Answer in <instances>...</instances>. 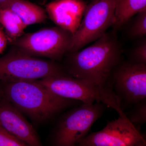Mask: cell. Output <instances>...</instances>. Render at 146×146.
Here are the masks:
<instances>
[{"label":"cell","mask_w":146,"mask_h":146,"mask_svg":"<svg viewBox=\"0 0 146 146\" xmlns=\"http://www.w3.org/2000/svg\"><path fill=\"white\" fill-rule=\"evenodd\" d=\"M121 49L115 36L106 33L91 46L71 53L63 66L75 78L90 82L100 91L105 105L117 111L119 102L110 88L111 73L119 64Z\"/></svg>","instance_id":"obj_1"},{"label":"cell","mask_w":146,"mask_h":146,"mask_svg":"<svg viewBox=\"0 0 146 146\" xmlns=\"http://www.w3.org/2000/svg\"><path fill=\"white\" fill-rule=\"evenodd\" d=\"M0 98L36 124L52 119L77 102L56 96L37 80L0 81Z\"/></svg>","instance_id":"obj_2"},{"label":"cell","mask_w":146,"mask_h":146,"mask_svg":"<svg viewBox=\"0 0 146 146\" xmlns=\"http://www.w3.org/2000/svg\"><path fill=\"white\" fill-rule=\"evenodd\" d=\"M65 75H68L62 65L32 56L16 47L0 58V81L38 80Z\"/></svg>","instance_id":"obj_3"},{"label":"cell","mask_w":146,"mask_h":146,"mask_svg":"<svg viewBox=\"0 0 146 146\" xmlns=\"http://www.w3.org/2000/svg\"><path fill=\"white\" fill-rule=\"evenodd\" d=\"M101 103L83 104L68 111L56 123L50 137L51 146H77L104 111Z\"/></svg>","instance_id":"obj_4"},{"label":"cell","mask_w":146,"mask_h":146,"mask_svg":"<svg viewBox=\"0 0 146 146\" xmlns=\"http://www.w3.org/2000/svg\"><path fill=\"white\" fill-rule=\"evenodd\" d=\"M116 5V0H92L86 5L80 25L72 35L69 52L78 51L96 41L114 26Z\"/></svg>","instance_id":"obj_5"},{"label":"cell","mask_w":146,"mask_h":146,"mask_svg":"<svg viewBox=\"0 0 146 146\" xmlns=\"http://www.w3.org/2000/svg\"><path fill=\"white\" fill-rule=\"evenodd\" d=\"M72 34L59 27L24 34L11 42L13 46L35 57L60 60L69 52Z\"/></svg>","instance_id":"obj_6"},{"label":"cell","mask_w":146,"mask_h":146,"mask_svg":"<svg viewBox=\"0 0 146 146\" xmlns=\"http://www.w3.org/2000/svg\"><path fill=\"white\" fill-rule=\"evenodd\" d=\"M110 78V88L123 111L125 105L133 106L146 100V64L131 62L119 64Z\"/></svg>","instance_id":"obj_7"},{"label":"cell","mask_w":146,"mask_h":146,"mask_svg":"<svg viewBox=\"0 0 146 146\" xmlns=\"http://www.w3.org/2000/svg\"><path fill=\"white\" fill-rule=\"evenodd\" d=\"M102 129L86 135L77 146H146L145 136L124 112Z\"/></svg>","instance_id":"obj_8"},{"label":"cell","mask_w":146,"mask_h":146,"mask_svg":"<svg viewBox=\"0 0 146 146\" xmlns=\"http://www.w3.org/2000/svg\"><path fill=\"white\" fill-rule=\"evenodd\" d=\"M58 96L80 101L84 104L94 102L105 103L100 91L88 82L70 75L49 77L37 80Z\"/></svg>","instance_id":"obj_9"},{"label":"cell","mask_w":146,"mask_h":146,"mask_svg":"<svg viewBox=\"0 0 146 146\" xmlns=\"http://www.w3.org/2000/svg\"><path fill=\"white\" fill-rule=\"evenodd\" d=\"M0 125L28 146H44L32 125L17 108L0 99Z\"/></svg>","instance_id":"obj_10"},{"label":"cell","mask_w":146,"mask_h":146,"mask_svg":"<svg viewBox=\"0 0 146 146\" xmlns=\"http://www.w3.org/2000/svg\"><path fill=\"white\" fill-rule=\"evenodd\" d=\"M86 5L83 0H54L46 5V11L57 27L73 35L80 25Z\"/></svg>","instance_id":"obj_11"},{"label":"cell","mask_w":146,"mask_h":146,"mask_svg":"<svg viewBox=\"0 0 146 146\" xmlns=\"http://www.w3.org/2000/svg\"><path fill=\"white\" fill-rule=\"evenodd\" d=\"M16 13L27 27L33 24L45 23L46 11L39 6L26 0H9L0 6Z\"/></svg>","instance_id":"obj_12"},{"label":"cell","mask_w":146,"mask_h":146,"mask_svg":"<svg viewBox=\"0 0 146 146\" xmlns=\"http://www.w3.org/2000/svg\"><path fill=\"white\" fill-rule=\"evenodd\" d=\"M145 10L146 0H116L114 26L119 28L132 16Z\"/></svg>","instance_id":"obj_13"},{"label":"cell","mask_w":146,"mask_h":146,"mask_svg":"<svg viewBox=\"0 0 146 146\" xmlns=\"http://www.w3.org/2000/svg\"><path fill=\"white\" fill-rule=\"evenodd\" d=\"M0 24L11 42L23 35L27 27L16 13L7 9L0 8Z\"/></svg>","instance_id":"obj_14"},{"label":"cell","mask_w":146,"mask_h":146,"mask_svg":"<svg viewBox=\"0 0 146 146\" xmlns=\"http://www.w3.org/2000/svg\"><path fill=\"white\" fill-rule=\"evenodd\" d=\"M133 109L127 117L134 125L145 123L146 122V100L133 105Z\"/></svg>","instance_id":"obj_15"},{"label":"cell","mask_w":146,"mask_h":146,"mask_svg":"<svg viewBox=\"0 0 146 146\" xmlns=\"http://www.w3.org/2000/svg\"><path fill=\"white\" fill-rule=\"evenodd\" d=\"M137 14L129 31V35L135 38L146 35V10Z\"/></svg>","instance_id":"obj_16"},{"label":"cell","mask_w":146,"mask_h":146,"mask_svg":"<svg viewBox=\"0 0 146 146\" xmlns=\"http://www.w3.org/2000/svg\"><path fill=\"white\" fill-rule=\"evenodd\" d=\"M0 146H28L0 125Z\"/></svg>","instance_id":"obj_17"},{"label":"cell","mask_w":146,"mask_h":146,"mask_svg":"<svg viewBox=\"0 0 146 146\" xmlns=\"http://www.w3.org/2000/svg\"><path fill=\"white\" fill-rule=\"evenodd\" d=\"M133 61L131 63L146 64V39L138 44L133 50L132 54Z\"/></svg>","instance_id":"obj_18"},{"label":"cell","mask_w":146,"mask_h":146,"mask_svg":"<svg viewBox=\"0 0 146 146\" xmlns=\"http://www.w3.org/2000/svg\"><path fill=\"white\" fill-rule=\"evenodd\" d=\"M8 40L6 35L0 27V54L2 53L5 49Z\"/></svg>","instance_id":"obj_19"},{"label":"cell","mask_w":146,"mask_h":146,"mask_svg":"<svg viewBox=\"0 0 146 146\" xmlns=\"http://www.w3.org/2000/svg\"><path fill=\"white\" fill-rule=\"evenodd\" d=\"M8 1H9V0H0V6L3 4V3H4Z\"/></svg>","instance_id":"obj_20"}]
</instances>
